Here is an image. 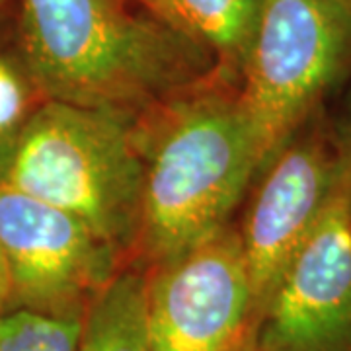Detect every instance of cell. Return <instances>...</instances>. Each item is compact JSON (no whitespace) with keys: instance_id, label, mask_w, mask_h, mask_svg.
<instances>
[{"instance_id":"9c48e42d","label":"cell","mask_w":351,"mask_h":351,"mask_svg":"<svg viewBox=\"0 0 351 351\" xmlns=\"http://www.w3.org/2000/svg\"><path fill=\"white\" fill-rule=\"evenodd\" d=\"M149 274L115 271L88 302L76 351H152Z\"/></svg>"},{"instance_id":"277c9868","label":"cell","mask_w":351,"mask_h":351,"mask_svg":"<svg viewBox=\"0 0 351 351\" xmlns=\"http://www.w3.org/2000/svg\"><path fill=\"white\" fill-rule=\"evenodd\" d=\"M240 69V104L267 166L351 80V10L338 0H263Z\"/></svg>"},{"instance_id":"8fae6325","label":"cell","mask_w":351,"mask_h":351,"mask_svg":"<svg viewBox=\"0 0 351 351\" xmlns=\"http://www.w3.org/2000/svg\"><path fill=\"white\" fill-rule=\"evenodd\" d=\"M82 316L12 306L0 314V351H76Z\"/></svg>"},{"instance_id":"ba28073f","label":"cell","mask_w":351,"mask_h":351,"mask_svg":"<svg viewBox=\"0 0 351 351\" xmlns=\"http://www.w3.org/2000/svg\"><path fill=\"white\" fill-rule=\"evenodd\" d=\"M263 170L239 232L256 320L338 186V149L322 112L311 117Z\"/></svg>"},{"instance_id":"7c38bea8","label":"cell","mask_w":351,"mask_h":351,"mask_svg":"<svg viewBox=\"0 0 351 351\" xmlns=\"http://www.w3.org/2000/svg\"><path fill=\"white\" fill-rule=\"evenodd\" d=\"M34 88L25 71L0 57V182L27 117L38 108L34 106Z\"/></svg>"},{"instance_id":"4fadbf2b","label":"cell","mask_w":351,"mask_h":351,"mask_svg":"<svg viewBox=\"0 0 351 351\" xmlns=\"http://www.w3.org/2000/svg\"><path fill=\"white\" fill-rule=\"evenodd\" d=\"M330 125H332V135H334V143L338 149L341 174H343L351 199V90L346 98V106L339 113V117Z\"/></svg>"},{"instance_id":"2e32d148","label":"cell","mask_w":351,"mask_h":351,"mask_svg":"<svg viewBox=\"0 0 351 351\" xmlns=\"http://www.w3.org/2000/svg\"><path fill=\"white\" fill-rule=\"evenodd\" d=\"M338 2H341L343 6H348V8H350V10H351V0H338Z\"/></svg>"},{"instance_id":"3957f363","label":"cell","mask_w":351,"mask_h":351,"mask_svg":"<svg viewBox=\"0 0 351 351\" xmlns=\"http://www.w3.org/2000/svg\"><path fill=\"white\" fill-rule=\"evenodd\" d=\"M135 113L45 100L27 117L2 184L75 215L113 250L137 244L145 162Z\"/></svg>"},{"instance_id":"30bf717a","label":"cell","mask_w":351,"mask_h":351,"mask_svg":"<svg viewBox=\"0 0 351 351\" xmlns=\"http://www.w3.org/2000/svg\"><path fill=\"white\" fill-rule=\"evenodd\" d=\"M263 0H156L152 12L211 51L221 66L239 64Z\"/></svg>"},{"instance_id":"8992f818","label":"cell","mask_w":351,"mask_h":351,"mask_svg":"<svg viewBox=\"0 0 351 351\" xmlns=\"http://www.w3.org/2000/svg\"><path fill=\"white\" fill-rule=\"evenodd\" d=\"M0 252L10 308L82 316L117 271V252L75 215L0 182Z\"/></svg>"},{"instance_id":"6da1fadb","label":"cell","mask_w":351,"mask_h":351,"mask_svg":"<svg viewBox=\"0 0 351 351\" xmlns=\"http://www.w3.org/2000/svg\"><path fill=\"white\" fill-rule=\"evenodd\" d=\"M25 73L45 100L137 115L201 84L211 51L160 16L115 0H24Z\"/></svg>"},{"instance_id":"5bb4252c","label":"cell","mask_w":351,"mask_h":351,"mask_svg":"<svg viewBox=\"0 0 351 351\" xmlns=\"http://www.w3.org/2000/svg\"><path fill=\"white\" fill-rule=\"evenodd\" d=\"M6 308H10V283H8L6 265L2 260V252H0V314Z\"/></svg>"},{"instance_id":"e0dca14e","label":"cell","mask_w":351,"mask_h":351,"mask_svg":"<svg viewBox=\"0 0 351 351\" xmlns=\"http://www.w3.org/2000/svg\"><path fill=\"white\" fill-rule=\"evenodd\" d=\"M2 2H4V0H0V4H2Z\"/></svg>"},{"instance_id":"52a82bcc","label":"cell","mask_w":351,"mask_h":351,"mask_svg":"<svg viewBox=\"0 0 351 351\" xmlns=\"http://www.w3.org/2000/svg\"><path fill=\"white\" fill-rule=\"evenodd\" d=\"M250 351H351V199L343 174L263 304Z\"/></svg>"},{"instance_id":"5b68a950","label":"cell","mask_w":351,"mask_h":351,"mask_svg":"<svg viewBox=\"0 0 351 351\" xmlns=\"http://www.w3.org/2000/svg\"><path fill=\"white\" fill-rule=\"evenodd\" d=\"M152 351H250L256 304L237 230L152 265Z\"/></svg>"},{"instance_id":"7a4b0ae2","label":"cell","mask_w":351,"mask_h":351,"mask_svg":"<svg viewBox=\"0 0 351 351\" xmlns=\"http://www.w3.org/2000/svg\"><path fill=\"white\" fill-rule=\"evenodd\" d=\"M149 129L138 244L152 265L226 228L263 156L239 96L193 92L172 98Z\"/></svg>"},{"instance_id":"9a60e30c","label":"cell","mask_w":351,"mask_h":351,"mask_svg":"<svg viewBox=\"0 0 351 351\" xmlns=\"http://www.w3.org/2000/svg\"><path fill=\"white\" fill-rule=\"evenodd\" d=\"M133 2H137V4H143L145 8H149V10L152 12V6H154V2H156V0H133Z\"/></svg>"}]
</instances>
